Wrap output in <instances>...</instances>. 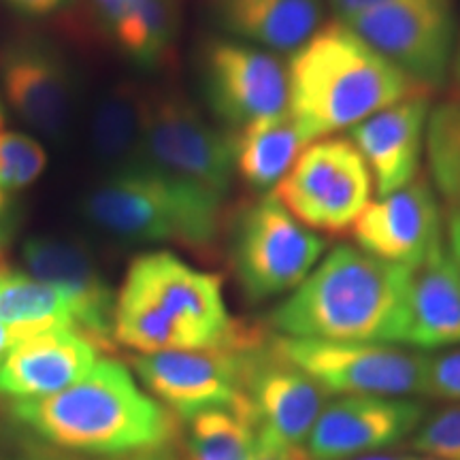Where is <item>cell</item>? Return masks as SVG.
Wrapping results in <instances>:
<instances>
[{"label":"cell","instance_id":"6da1fadb","mask_svg":"<svg viewBox=\"0 0 460 460\" xmlns=\"http://www.w3.org/2000/svg\"><path fill=\"white\" fill-rule=\"evenodd\" d=\"M410 267L337 245L269 314L273 332L295 339L405 343Z\"/></svg>","mask_w":460,"mask_h":460},{"label":"cell","instance_id":"7a4b0ae2","mask_svg":"<svg viewBox=\"0 0 460 460\" xmlns=\"http://www.w3.org/2000/svg\"><path fill=\"white\" fill-rule=\"evenodd\" d=\"M290 115L309 139L352 130L371 115L430 94L332 17L288 58Z\"/></svg>","mask_w":460,"mask_h":460},{"label":"cell","instance_id":"3957f363","mask_svg":"<svg viewBox=\"0 0 460 460\" xmlns=\"http://www.w3.org/2000/svg\"><path fill=\"white\" fill-rule=\"evenodd\" d=\"M20 422L49 444L92 454H135L177 441L175 413L143 393L115 360L96 362L62 393L13 402Z\"/></svg>","mask_w":460,"mask_h":460},{"label":"cell","instance_id":"277c9868","mask_svg":"<svg viewBox=\"0 0 460 460\" xmlns=\"http://www.w3.org/2000/svg\"><path fill=\"white\" fill-rule=\"evenodd\" d=\"M233 326L220 275L190 267L172 252L137 256L115 296L113 339L139 354L216 348Z\"/></svg>","mask_w":460,"mask_h":460},{"label":"cell","instance_id":"5b68a950","mask_svg":"<svg viewBox=\"0 0 460 460\" xmlns=\"http://www.w3.org/2000/svg\"><path fill=\"white\" fill-rule=\"evenodd\" d=\"M84 217L126 243H172L209 254L224 228V200L146 163L111 171L85 194Z\"/></svg>","mask_w":460,"mask_h":460},{"label":"cell","instance_id":"8992f818","mask_svg":"<svg viewBox=\"0 0 460 460\" xmlns=\"http://www.w3.org/2000/svg\"><path fill=\"white\" fill-rule=\"evenodd\" d=\"M226 241L230 269L250 303L295 292L326 252V239L296 222L269 194L230 217Z\"/></svg>","mask_w":460,"mask_h":460},{"label":"cell","instance_id":"52a82bcc","mask_svg":"<svg viewBox=\"0 0 460 460\" xmlns=\"http://www.w3.org/2000/svg\"><path fill=\"white\" fill-rule=\"evenodd\" d=\"M164 175L226 200L233 186V143L172 88L143 90L141 160Z\"/></svg>","mask_w":460,"mask_h":460},{"label":"cell","instance_id":"ba28073f","mask_svg":"<svg viewBox=\"0 0 460 460\" xmlns=\"http://www.w3.org/2000/svg\"><path fill=\"white\" fill-rule=\"evenodd\" d=\"M341 22L430 94L450 84L458 39L454 0H386Z\"/></svg>","mask_w":460,"mask_h":460},{"label":"cell","instance_id":"9c48e42d","mask_svg":"<svg viewBox=\"0 0 460 460\" xmlns=\"http://www.w3.org/2000/svg\"><path fill=\"white\" fill-rule=\"evenodd\" d=\"M373 177L349 137H324L303 149L269 197L314 233L339 234L371 203Z\"/></svg>","mask_w":460,"mask_h":460},{"label":"cell","instance_id":"30bf717a","mask_svg":"<svg viewBox=\"0 0 460 460\" xmlns=\"http://www.w3.org/2000/svg\"><path fill=\"white\" fill-rule=\"evenodd\" d=\"M200 94L226 132L290 111V77L284 58L230 37L207 39L199 60Z\"/></svg>","mask_w":460,"mask_h":460},{"label":"cell","instance_id":"8fae6325","mask_svg":"<svg viewBox=\"0 0 460 460\" xmlns=\"http://www.w3.org/2000/svg\"><path fill=\"white\" fill-rule=\"evenodd\" d=\"M264 324L234 320L228 341L205 349L139 354L132 360L137 376L158 402L190 420L209 410L233 407L243 394L245 348Z\"/></svg>","mask_w":460,"mask_h":460},{"label":"cell","instance_id":"7c38bea8","mask_svg":"<svg viewBox=\"0 0 460 460\" xmlns=\"http://www.w3.org/2000/svg\"><path fill=\"white\" fill-rule=\"evenodd\" d=\"M279 352L329 396L424 394L429 356L393 343L295 339L275 332Z\"/></svg>","mask_w":460,"mask_h":460},{"label":"cell","instance_id":"4fadbf2b","mask_svg":"<svg viewBox=\"0 0 460 460\" xmlns=\"http://www.w3.org/2000/svg\"><path fill=\"white\" fill-rule=\"evenodd\" d=\"M243 396L258 429L290 446H305L331 396L315 379L279 352L275 332L264 324L243 354Z\"/></svg>","mask_w":460,"mask_h":460},{"label":"cell","instance_id":"5bb4252c","mask_svg":"<svg viewBox=\"0 0 460 460\" xmlns=\"http://www.w3.org/2000/svg\"><path fill=\"white\" fill-rule=\"evenodd\" d=\"M0 96L22 122L60 141L73 122L77 96L71 65L49 39H9L0 48Z\"/></svg>","mask_w":460,"mask_h":460},{"label":"cell","instance_id":"9a60e30c","mask_svg":"<svg viewBox=\"0 0 460 460\" xmlns=\"http://www.w3.org/2000/svg\"><path fill=\"white\" fill-rule=\"evenodd\" d=\"M424 420L410 396H337L326 402L305 450L314 460H349L411 439Z\"/></svg>","mask_w":460,"mask_h":460},{"label":"cell","instance_id":"2e32d148","mask_svg":"<svg viewBox=\"0 0 460 460\" xmlns=\"http://www.w3.org/2000/svg\"><path fill=\"white\" fill-rule=\"evenodd\" d=\"M444 226L446 216L433 183L420 172L405 188L367 205L349 233L367 254L413 267L446 245Z\"/></svg>","mask_w":460,"mask_h":460},{"label":"cell","instance_id":"e0dca14e","mask_svg":"<svg viewBox=\"0 0 460 460\" xmlns=\"http://www.w3.org/2000/svg\"><path fill=\"white\" fill-rule=\"evenodd\" d=\"M28 275L62 290L75 303L79 331L101 349H111L115 296L94 256L77 241L34 234L22 245Z\"/></svg>","mask_w":460,"mask_h":460},{"label":"cell","instance_id":"ac0fdd59","mask_svg":"<svg viewBox=\"0 0 460 460\" xmlns=\"http://www.w3.org/2000/svg\"><path fill=\"white\" fill-rule=\"evenodd\" d=\"M99 352V345L77 329L22 339L0 360V394L26 401L62 393L94 369Z\"/></svg>","mask_w":460,"mask_h":460},{"label":"cell","instance_id":"d6986e66","mask_svg":"<svg viewBox=\"0 0 460 460\" xmlns=\"http://www.w3.org/2000/svg\"><path fill=\"white\" fill-rule=\"evenodd\" d=\"M430 94H418L384 109L349 130L373 177V188L386 197L420 175L427 152Z\"/></svg>","mask_w":460,"mask_h":460},{"label":"cell","instance_id":"ffe728a7","mask_svg":"<svg viewBox=\"0 0 460 460\" xmlns=\"http://www.w3.org/2000/svg\"><path fill=\"white\" fill-rule=\"evenodd\" d=\"M224 37L295 54L324 24L329 0H205Z\"/></svg>","mask_w":460,"mask_h":460},{"label":"cell","instance_id":"44dd1931","mask_svg":"<svg viewBox=\"0 0 460 460\" xmlns=\"http://www.w3.org/2000/svg\"><path fill=\"white\" fill-rule=\"evenodd\" d=\"M402 345L418 352L460 345V271L446 245L410 267Z\"/></svg>","mask_w":460,"mask_h":460},{"label":"cell","instance_id":"7402d4cb","mask_svg":"<svg viewBox=\"0 0 460 460\" xmlns=\"http://www.w3.org/2000/svg\"><path fill=\"white\" fill-rule=\"evenodd\" d=\"M228 135L233 143L234 175L258 194H271L303 149L312 143L290 111Z\"/></svg>","mask_w":460,"mask_h":460},{"label":"cell","instance_id":"603a6c76","mask_svg":"<svg viewBox=\"0 0 460 460\" xmlns=\"http://www.w3.org/2000/svg\"><path fill=\"white\" fill-rule=\"evenodd\" d=\"M0 320L13 343L54 329H77L75 303L58 288L20 271L0 273Z\"/></svg>","mask_w":460,"mask_h":460},{"label":"cell","instance_id":"cb8c5ba5","mask_svg":"<svg viewBox=\"0 0 460 460\" xmlns=\"http://www.w3.org/2000/svg\"><path fill=\"white\" fill-rule=\"evenodd\" d=\"M92 149L109 166V172L126 169L141 160L143 88L119 82L96 102L90 128Z\"/></svg>","mask_w":460,"mask_h":460},{"label":"cell","instance_id":"d4e9b609","mask_svg":"<svg viewBox=\"0 0 460 460\" xmlns=\"http://www.w3.org/2000/svg\"><path fill=\"white\" fill-rule=\"evenodd\" d=\"M188 422V460H250L258 422L243 394L233 407L203 411Z\"/></svg>","mask_w":460,"mask_h":460},{"label":"cell","instance_id":"484cf974","mask_svg":"<svg viewBox=\"0 0 460 460\" xmlns=\"http://www.w3.org/2000/svg\"><path fill=\"white\" fill-rule=\"evenodd\" d=\"M180 32V3L177 0H132L124 26L113 43L137 66L158 68L169 56Z\"/></svg>","mask_w":460,"mask_h":460},{"label":"cell","instance_id":"4316f807","mask_svg":"<svg viewBox=\"0 0 460 460\" xmlns=\"http://www.w3.org/2000/svg\"><path fill=\"white\" fill-rule=\"evenodd\" d=\"M427 156L433 188L446 207L460 211V102L447 101L430 111Z\"/></svg>","mask_w":460,"mask_h":460},{"label":"cell","instance_id":"83f0119b","mask_svg":"<svg viewBox=\"0 0 460 460\" xmlns=\"http://www.w3.org/2000/svg\"><path fill=\"white\" fill-rule=\"evenodd\" d=\"M48 166L41 143L26 132L0 128V190L15 194L32 186Z\"/></svg>","mask_w":460,"mask_h":460},{"label":"cell","instance_id":"f1b7e54d","mask_svg":"<svg viewBox=\"0 0 460 460\" xmlns=\"http://www.w3.org/2000/svg\"><path fill=\"white\" fill-rule=\"evenodd\" d=\"M411 447L422 456L439 460H460V402L424 416L411 437Z\"/></svg>","mask_w":460,"mask_h":460},{"label":"cell","instance_id":"f546056e","mask_svg":"<svg viewBox=\"0 0 460 460\" xmlns=\"http://www.w3.org/2000/svg\"><path fill=\"white\" fill-rule=\"evenodd\" d=\"M424 394L430 399L460 402V349L429 356Z\"/></svg>","mask_w":460,"mask_h":460},{"label":"cell","instance_id":"4dcf8cb0","mask_svg":"<svg viewBox=\"0 0 460 460\" xmlns=\"http://www.w3.org/2000/svg\"><path fill=\"white\" fill-rule=\"evenodd\" d=\"M250 460H314L309 456L305 446H290L281 441L269 430L258 429V437L254 450L250 454Z\"/></svg>","mask_w":460,"mask_h":460},{"label":"cell","instance_id":"1f68e13d","mask_svg":"<svg viewBox=\"0 0 460 460\" xmlns=\"http://www.w3.org/2000/svg\"><path fill=\"white\" fill-rule=\"evenodd\" d=\"M132 0H92V9H94V17L99 22L101 31L107 34L109 39H115L119 28L124 26L126 17L130 13Z\"/></svg>","mask_w":460,"mask_h":460},{"label":"cell","instance_id":"d6a6232c","mask_svg":"<svg viewBox=\"0 0 460 460\" xmlns=\"http://www.w3.org/2000/svg\"><path fill=\"white\" fill-rule=\"evenodd\" d=\"M22 207L13 194L0 190V256L9 250L22 226Z\"/></svg>","mask_w":460,"mask_h":460},{"label":"cell","instance_id":"836d02e7","mask_svg":"<svg viewBox=\"0 0 460 460\" xmlns=\"http://www.w3.org/2000/svg\"><path fill=\"white\" fill-rule=\"evenodd\" d=\"M0 3L17 15L31 17V20H41V17L60 13V11L71 7L75 0H0Z\"/></svg>","mask_w":460,"mask_h":460},{"label":"cell","instance_id":"e575fe53","mask_svg":"<svg viewBox=\"0 0 460 460\" xmlns=\"http://www.w3.org/2000/svg\"><path fill=\"white\" fill-rule=\"evenodd\" d=\"M446 247L447 254L456 264V269L460 271V211H446Z\"/></svg>","mask_w":460,"mask_h":460},{"label":"cell","instance_id":"d590c367","mask_svg":"<svg viewBox=\"0 0 460 460\" xmlns=\"http://www.w3.org/2000/svg\"><path fill=\"white\" fill-rule=\"evenodd\" d=\"M382 3H386V0H329V7L332 9L335 17L343 20V17L358 13L362 9L376 7V4H382Z\"/></svg>","mask_w":460,"mask_h":460},{"label":"cell","instance_id":"8d00e7d4","mask_svg":"<svg viewBox=\"0 0 460 460\" xmlns=\"http://www.w3.org/2000/svg\"><path fill=\"white\" fill-rule=\"evenodd\" d=\"M172 446H164V447H158V450H147V452H135V454H126L124 458L119 460H188L186 454L180 456L175 450H172Z\"/></svg>","mask_w":460,"mask_h":460},{"label":"cell","instance_id":"74e56055","mask_svg":"<svg viewBox=\"0 0 460 460\" xmlns=\"http://www.w3.org/2000/svg\"><path fill=\"white\" fill-rule=\"evenodd\" d=\"M450 88H452V101L460 102V24H458L456 51H454V62H452V73H450Z\"/></svg>","mask_w":460,"mask_h":460},{"label":"cell","instance_id":"f35d334b","mask_svg":"<svg viewBox=\"0 0 460 460\" xmlns=\"http://www.w3.org/2000/svg\"><path fill=\"white\" fill-rule=\"evenodd\" d=\"M11 345H13V339H11L7 326H4V322L0 320V360L7 356V352L11 349Z\"/></svg>","mask_w":460,"mask_h":460},{"label":"cell","instance_id":"ab89813d","mask_svg":"<svg viewBox=\"0 0 460 460\" xmlns=\"http://www.w3.org/2000/svg\"><path fill=\"white\" fill-rule=\"evenodd\" d=\"M349 460H407V456H394V454H369V456H358V458H349Z\"/></svg>","mask_w":460,"mask_h":460},{"label":"cell","instance_id":"60d3db41","mask_svg":"<svg viewBox=\"0 0 460 460\" xmlns=\"http://www.w3.org/2000/svg\"><path fill=\"white\" fill-rule=\"evenodd\" d=\"M407 460H439V458H430V456H422V454H418V456H407Z\"/></svg>","mask_w":460,"mask_h":460},{"label":"cell","instance_id":"b9f144b4","mask_svg":"<svg viewBox=\"0 0 460 460\" xmlns=\"http://www.w3.org/2000/svg\"><path fill=\"white\" fill-rule=\"evenodd\" d=\"M7 261H4V256H0V273H3V271H7Z\"/></svg>","mask_w":460,"mask_h":460},{"label":"cell","instance_id":"7bdbcfd3","mask_svg":"<svg viewBox=\"0 0 460 460\" xmlns=\"http://www.w3.org/2000/svg\"><path fill=\"white\" fill-rule=\"evenodd\" d=\"M43 460H49V458H43Z\"/></svg>","mask_w":460,"mask_h":460}]
</instances>
